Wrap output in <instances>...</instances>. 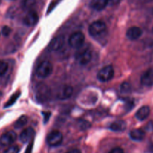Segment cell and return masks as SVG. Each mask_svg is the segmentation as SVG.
<instances>
[{
    "label": "cell",
    "instance_id": "1",
    "mask_svg": "<svg viewBox=\"0 0 153 153\" xmlns=\"http://www.w3.org/2000/svg\"><path fill=\"white\" fill-rule=\"evenodd\" d=\"M51 96L50 88L43 83H40L36 86L35 98L39 102H46L49 100Z\"/></svg>",
    "mask_w": 153,
    "mask_h": 153
},
{
    "label": "cell",
    "instance_id": "2",
    "mask_svg": "<svg viewBox=\"0 0 153 153\" xmlns=\"http://www.w3.org/2000/svg\"><path fill=\"white\" fill-rule=\"evenodd\" d=\"M53 67H52V63L49 61H43L40 63L37 68V76L41 79H46L49 77L52 73Z\"/></svg>",
    "mask_w": 153,
    "mask_h": 153
},
{
    "label": "cell",
    "instance_id": "3",
    "mask_svg": "<svg viewBox=\"0 0 153 153\" xmlns=\"http://www.w3.org/2000/svg\"><path fill=\"white\" fill-rule=\"evenodd\" d=\"M105 30L106 24L102 21L97 20L91 24L88 31H89L90 35L92 36V37H100L101 34H102L105 31Z\"/></svg>",
    "mask_w": 153,
    "mask_h": 153
},
{
    "label": "cell",
    "instance_id": "4",
    "mask_svg": "<svg viewBox=\"0 0 153 153\" xmlns=\"http://www.w3.org/2000/svg\"><path fill=\"white\" fill-rule=\"evenodd\" d=\"M114 76V70L112 66L108 65L102 68L97 73V79L101 82H108Z\"/></svg>",
    "mask_w": 153,
    "mask_h": 153
},
{
    "label": "cell",
    "instance_id": "5",
    "mask_svg": "<svg viewBox=\"0 0 153 153\" xmlns=\"http://www.w3.org/2000/svg\"><path fill=\"white\" fill-rule=\"evenodd\" d=\"M85 35L81 31H76L72 34L69 38V44L73 49H79L82 47L85 42Z\"/></svg>",
    "mask_w": 153,
    "mask_h": 153
},
{
    "label": "cell",
    "instance_id": "6",
    "mask_svg": "<svg viewBox=\"0 0 153 153\" xmlns=\"http://www.w3.org/2000/svg\"><path fill=\"white\" fill-rule=\"evenodd\" d=\"M63 140V134L59 131H53L48 134L46 142L51 146H59Z\"/></svg>",
    "mask_w": 153,
    "mask_h": 153
},
{
    "label": "cell",
    "instance_id": "7",
    "mask_svg": "<svg viewBox=\"0 0 153 153\" xmlns=\"http://www.w3.org/2000/svg\"><path fill=\"white\" fill-rule=\"evenodd\" d=\"M16 139V134L13 131H9L0 137V145L3 146H8L13 143Z\"/></svg>",
    "mask_w": 153,
    "mask_h": 153
},
{
    "label": "cell",
    "instance_id": "8",
    "mask_svg": "<svg viewBox=\"0 0 153 153\" xmlns=\"http://www.w3.org/2000/svg\"><path fill=\"white\" fill-rule=\"evenodd\" d=\"M65 39L63 36L55 37L51 40L49 45V49L52 51H58L64 46Z\"/></svg>",
    "mask_w": 153,
    "mask_h": 153
},
{
    "label": "cell",
    "instance_id": "9",
    "mask_svg": "<svg viewBox=\"0 0 153 153\" xmlns=\"http://www.w3.org/2000/svg\"><path fill=\"white\" fill-rule=\"evenodd\" d=\"M38 19L39 17L37 12L34 11V10H31L25 16L23 19V22L27 26H33V25H36L37 23Z\"/></svg>",
    "mask_w": 153,
    "mask_h": 153
},
{
    "label": "cell",
    "instance_id": "10",
    "mask_svg": "<svg viewBox=\"0 0 153 153\" xmlns=\"http://www.w3.org/2000/svg\"><path fill=\"white\" fill-rule=\"evenodd\" d=\"M140 82L143 86L152 87L153 86V67L146 70L141 76Z\"/></svg>",
    "mask_w": 153,
    "mask_h": 153
},
{
    "label": "cell",
    "instance_id": "11",
    "mask_svg": "<svg viewBox=\"0 0 153 153\" xmlns=\"http://www.w3.org/2000/svg\"><path fill=\"white\" fill-rule=\"evenodd\" d=\"M143 31L141 28L137 26H133L128 28L126 31V37L130 40H136L141 37Z\"/></svg>",
    "mask_w": 153,
    "mask_h": 153
},
{
    "label": "cell",
    "instance_id": "12",
    "mask_svg": "<svg viewBox=\"0 0 153 153\" xmlns=\"http://www.w3.org/2000/svg\"><path fill=\"white\" fill-rule=\"evenodd\" d=\"M34 134V130L32 128H31V127H29V128H27L25 129H24L21 132L20 135H19V140H20V141L22 143H27L33 140Z\"/></svg>",
    "mask_w": 153,
    "mask_h": 153
},
{
    "label": "cell",
    "instance_id": "13",
    "mask_svg": "<svg viewBox=\"0 0 153 153\" xmlns=\"http://www.w3.org/2000/svg\"><path fill=\"white\" fill-rule=\"evenodd\" d=\"M92 58V53L90 49H85L77 56V61L81 65H86L91 61Z\"/></svg>",
    "mask_w": 153,
    "mask_h": 153
},
{
    "label": "cell",
    "instance_id": "14",
    "mask_svg": "<svg viewBox=\"0 0 153 153\" xmlns=\"http://www.w3.org/2000/svg\"><path fill=\"white\" fill-rule=\"evenodd\" d=\"M73 94V88L70 85H64L60 89L58 97L60 100H67L70 98Z\"/></svg>",
    "mask_w": 153,
    "mask_h": 153
},
{
    "label": "cell",
    "instance_id": "15",
    "mask_svg": "<svg viewBox=\"0 0 153 153\" xmlns=\"http://www.w3.org/2000/svg\"><path fill=\"white\" fill-rule=\"evenodd\" d=\"M108 4V0H91L90 6L94 10L100 11L107 7Z\"/></svg>",
    "mask_w": 153,
    "mask_h": 153
},
{
    "label": "cell",
    "instance_id": "16",
    "mask_svg": "<svg viewBox=\"0 0 153 153\" xmlns=\"http://www.w3.org/2000/svg\"><path fill=\"white\" fill-rule=\"evenodd\" d=\"M149 114H150V108L149 106L144 105L142 106L140 108L137 110V111L136 112L135 117L138 120L143 121L146 120L149 116Z\"/></svg>",
    "mask_w": 153,
    "mask_h": 153
},
{
    "label": "cell",
    "instance_id": "17",
    "mask_svg": "<svg viewBox=\"0 0 153 153\" xmlns=\"http://www.w3.org/2000/svg\"><path fill=\"white\" fill-rule=\"evenodd\" d=\"M109 128L113 131H123L126 128V123L123 120H117L111 123Z\"/></svg>",
    "mask_w": 153,
    "mask_h": 153
},
{
    "label": "cell",
    "instance_id": "18",
    "mask_svg": "<svg viewBox=\"0 0 153 153\" xmlns=\"http://www.w3.org/2000/svg\"><path fill=\"white\" fill-rule=\"evenodd\" d=\"M129 136L133 140L141 141L145 137V132L141 129H133L129 133Z\"/></svg>",
    "mask_w": 153,
    "mask_h": 153
},
{
    "label": "cell",
    "instance_id": "19",
    "mask_svg": "<svg viewBox=\"0 0 153 153\" xmlns=\"http://www.w3.org/2000/svg\"><path fill=\"white\" fill-rule=\"evenodd\" d=\"M20 94H21V92L19 91H17V92L14 93V94H13V95L10 97V98L7 100V102L4 104V108H9V107H10L11 105H13L16 102V100H18V98L19 97Z\"/></svg>",
    "mask_w": 153,
    "mask_h": 153
},
{
    "label": "cell",
    "instance_id": "20",
    "mask_svg": "<svg viewBox=\"0 0 153 153\" xmlns=\"http://www.w3.org/2000/svg\"><path fill=\"white\" fill-rule=\"evenodd\" d=\"M27 122H28V117H27L25 115H22L21 116L19 119L16 120V122L15 123L14 127L16 129H19V128H22L23 126H25L26 125Z\"/></svg>",
    "mask_w": 153,
    "mask_h": 153
},
{
    "label": "cell",
    "instance_id": "21",
    "mask_svg": "<svg viewBox=\"0 0 153 153\" xmlns=\"http://www.w3.org/2000/svg\"><path fill=\"white\" fill-rule=\"evenodd\" d=\"M35 4V0H22L21 1V7L24 10H28L31 8Z\"/></svg>",
    "mask_w": 153,
    "mask_h": 153
},
{
    "label": "cell",
    "instance_id": "22",
    "mask_svg": "<svg viewBox=\"0 0 153 153\" xmlns=\"http://www.w3.org/2000/svg\"><path fill=\"white\" fill-rule=\"evenodd\" d=\"M120 92L122 94H129L131 92V86L128 82H123L120 86Z\"/></svg>",
    "mask_w": 153,
    "mask_h": 153
},
{
    "label": "cell",
    "instance_id": "23",
    "mask_svg": "<svg viewBox=\"0 0 153 153\" xmlns=\"http://www.w3.org/2000/svg\"><path fill=\"white\" fill-rule=\"evenodd\" d=\"M7 69L8 66L7 63L3 61H0V77L5 74L6 72L7 71Z\"/></svg>",
    "mask_w": 153,
    "mask_h": 153
},
{
    "label": "cell",
    "instance_id": "24",
    "mask_svg": "<svg viewBox=\"0 0 153 153\" xmlns=\"http://www.w3.org/2000/svg\"><path fill=\"white\" fill-rule=\"evenodd\" d=\"M19 147L18 146H12L7 148L4 153H19Z\"/></svg>",
    "mask_w": 153,
    "mask_h": 153
},
{
    "label": "cell",
    "instance_id": "25",
    "mask_svg": "<svg viewBox=\"0 0 153 153\" xmlns=\"http://www.w3.org/2000/svg\"><path fill=\"white\" fill-rule=\"evenodd\" d=\"M10 32H11V28L10 27L7 26V25L3 27L2 29H1V33H2L4 37H7L10 34Z\"/></svg>",
    "mask_w": 153,
    "mask_h": 153
},
{
    "label": "cell",
    "instance_id": "26",
    "mask_svg": "<svg viewBox=\"0 0 153 153\" xmlns=\"http://www.w3.org/2000/svg\"><path fill=\"white\" fill-rule=\"evenodd\" d=\"M33 145H34V140H32L31 142H30L28 146H27L25 153H31V152H32V149H33Z\"/></svg>",
    "mask_w": 153,
    "mask_h": 153
},
{
    "label": "cell",
    "instance_id": "27",
    "mask_svg": "<svg viewBox=\"0 0 153 153\" xmlns=\"http://www.w3.org/2000/svg\"><path fill=\"white\" fill-rule=\"evenodd\" d=\"M43 119H44L43 123H46L48 122L49 117H50L51 113L50 112H43Z\"/></svg>",
    "mask_w": 153,
    "mask_h": 153
},
{
    "label": "cell",
    "instance_id": "28",
    "mask_svg": "<svg viewBox=\"0 0 153 153\" xmlns=\"http://www.w3.org/2000/svg\"><path fill=\"white\" fill-rule=\"evenodd\" d=\"M109 153H124V152L123 150V149H121V148L116 147L114 148L113 149H111Z\"/></svg>",
    "mask_w": 153,
    "mask_h": 153
},
{
    "label": "cell",
    "instance_id": "29",
    "mask_svg": "<svg viewBox=\"0 0 153 153\" xmlns=\"http://www.w3.org/2000/svg\"><path fill=\"white\" fill-rule=\"evenodd\" d=\"M66 153H82V152H81V151L79 150V149H72V150L68 151V152H66Z\"/></svg>",
    "mask_w": 153,
    "mask_h": 153
},
{
    "label": "cell",
    "instance_id": "30",
    "mask_svg": "<svg viewBox=\"0 0 153 153\" xmlns=\"http://www.w3.org/2000/svg\"><path fill=\"white\" fill-rule=\"evenodd\" d=\"M119 1V0H108V4H117Z\"/></svg>",
    "mask_w": 153,
    "mask_h": 153
},
{
    "label": "cell",
    "instance_id": "31",
    "mask_svg": "<svg viewBox=\"0 0 153 153\" xmlns=\"http://www.w3.org/2000/svg\"><path fill=\"white\" fill-rule=\"evenodd\" d=\"M152 32H153V28H152Z\"/></svg>",
    "mask_w": 153,
    "mask_h": 153
}]
</instances>
